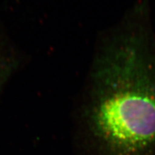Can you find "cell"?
<instances>
[{
  "label": "cell",
  "mask_w": 155,
  "mask_h": 155,
  "mask_svg": "<svg viewBox=\"0 0 155 155\" xmlns=\"http://www.w3.org/2000/svg\"><path fill=\"white\" fill-rule=\"evenodd\" d=\"M20 63L17 50L0 31V91L16 72Z\"/></svg>",
  "instance_id": "cell-2"
},
{
  "label": "cell",
  "mask_w": 155,
  "mask_h": 155,
  "mask_svg": "<svg viewBox=\"0 0 155 155\" xmlns=\"http://www.w3.org/2000/svg\"><path fill=\"white\" fill-rule=\"evenodd\" d=\"M76 115L104 155H155V30L144 13L98 37Z\"/></svg>",
  "instance_id": "cell-1"
}]
</instances>
